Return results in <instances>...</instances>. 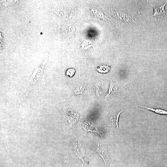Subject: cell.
Returning a JSON list of instances; mask_svg holds the SVG:
<instances>
[{
    "label": "cell",
    "mask_w": 167,
    "mask_h": 167,
    "mask_svg": "<svg viewBox=\"0 0 167 167\" xmlns=\"http://www.w3.org/2000/svg\"><path fill=\"white\" fill-rule=\"evenodd\" d=\"M95 150L99 154L104 160L105 164L106 165L107 163H111L109 157L108 151L107 149V144L102 141L99 142L95 146Z\"/></svg>",
    "instance_id": "cell-4"
},
{
    "label": "cell",
    "mask_w": 167,
    "mask_h": 167,
    "mask_svg": "<svg viewBox=\"0 0 167 167\" xmlns=\"http://www.w3.org/2000/svg\"><path fill=\"white\" fill-rule=\"evenodd\" d=\"M124 110H116L110 111L107 115V120L111 126L114 129L117 130L119 133V129L118 126V121L120 114Z\"/></svg>",
    "instance_id": "cell-3"
},
{
    "label": "cell",
    "mask_w": 167,
    "mask_h": 167,
    "mask_svg": "<svg viewBox=\"0 0 167 167\" xmlns=\"http://www.w3.org/2000/svg\"><path fill=\"white\" fill-rule=\"evenodd\" d=\"M75 71L74 69H69L66 71V75L69 77H72L74 75Z\"/></svg>",
    "instance_id": "cell-12"
},
{
    "label": "cell",
    "mask_w": 167,
    "mask_h": 167,
    "mask_svg": "<svg viewBox=\"0 0 167 167\" xmlns=\"http://www.w3.org/2000/svg\"><path fill=\"white\" fill-rule=\"evenodd\" d=\"M110 67L108 65H104L98 67L97 70L99 73H106L109 72Z\"/></svg>",
    "instance_id": "cell-9"
},
{
    "label": "cell",
    "mask_w": 167,
    "mask_h": 167,
    "mask_svg": "<svg viewBox=\"0 0 167 167\" xmlns=\"http://www.w3.org/2000/svg\"><path fill=\"white\" fill-rule=\"evenodd\" d=\"M166 1L164 5L162 6L161 7H154V13L153 15V17L157 16L158 15H166V13L164 8L166 5Z\"/></svg>",
    "instance_id": "cell-6"
},
{
    "label": "cell",
    "mask_w": 167,
    "mask_h": 167,
    "mask_svg": "<svg viewBox=\"0 0 167 167\" xmlns=\"http://www.w3.org/2000/svg\"><path fill=\"white\" fill-rule=\"evenodd\" d=\"M83 128L86 131L95 132L100 135L102 138V133L101 131L98 129L93 123L90 121H86L83 124Z\"/></svg>",
    "instance_id": "cell-5"
},
{
    "label": "cell",
    "mask_w": 167,
    "mask_h": 167,
    "mask_svg": "<svg viewBox=\"0 0 167 167\" xmlns=\"http://www.w3.org/2000/svg\"><path fill=\"white\" fill-rule=\"evenodd\" d=\"M48 61L47 59H43L36 66L34 72L27 82L25 89L22 93L17 97L18 100L21 105H24L30 91L42 77Z\"/></svg>",
    "instance_id": "cell-1"
},
{
    "label": "cell",
    "mask_w": 167,
    "mask_h": 167,
    "mask_svg": "<svg viewBox=\"0 0 167 167\" xmlns=\"http://www.w3.org/2000/svg\"><path fill=\"white\" fill-rule=\"evenodd\" d=\"M79 115L77 114L71 113L68 115L69 122L71 124H74L79 119Z\"/></svg>",
    "instance_id": "cell-8"
},
{
    "label": "cell",
    "mask_w": 167,
    "mask_h": 167,
    "mask_svg": "<svg viewBox=\"0 0 167 167\" xmlns=\"http://www.w3.org/2000/svg\"><path fill=\"white\" fill-rule=\"evenodd\" d=\"M117 90V86L116 84L112 81L110 80L109 89L107 96H109L110 95L113 94L116 92Z\"/></svg>",
    "instance_id": "cell-10"
},
{
    "label": "cell",
    "mask_w": 167,
    "mask_h": 167,
    "mask_svg": "<svg viewBox=\"0 0 167 167\" xmlns=\"http://www.w3.org/2000/svg\"><path fill=\"white\" fill-rule=\"evenodd\" d=\"M136 106L139 107H141L142 108H143L150 111H153V112H155L157 114H162V115H167V111L160 109L154 108H150L148 107L143 106L141 105H136Z\"/></svg>",
    "instance_id": "cell-7"
},
{
    "label": "cell",
    "mask_w": 167,
    "mask_h": 167,
    "mask_svg": "<svg viewBox=\"0 0 167 167\" xmlns=\"http://www.w3.org/2000/svg\"><path fill=\"white\" fill-rule=\"evenodd\" d=\"M72 134L73 144L75 155L84 162V160L87 161L85 149L84 144L78 134L73 133Z\"/></svg>",
    "instance_id": "cell-2"
},
{
    "label": "cell",
    "mask_w": 167,
    "mask_h": 167,
    "mask_svg": "<svg viewBox=\"0 0 167 167\" xmlns=\"http://www.w3.org/2000/svg\"><path fill=\"white\" fill-rule=\"evenodd\" d=\"M21 1H1V3L3 6L7 7L14 5Z\"/></svg>",
    "instance_id": "cell-11"
}]
</instances>
